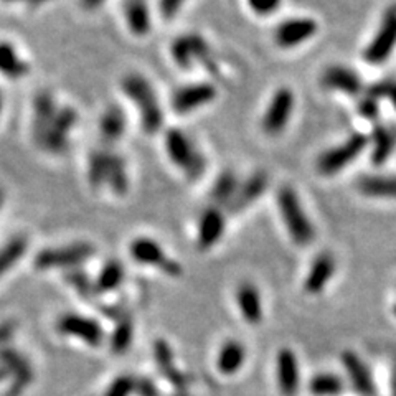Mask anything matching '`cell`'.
<instances>
[{
    "mask_svg": "<svg viewBox=\"0 0 396 396\" xmlns=\"http://www.w3.org/2000/svg\"><path fill=\"white\" fill-rule=\"evenodd\" d=\"M309 390L314 396H337L342 393L344 381L334 373H318L309 383Z\"/></svg>",
    "mask_w": 396,
    "mask_h": 396,
    "instance_id": "obj_32",
    "label": "cell"
},
{
    "mask_svg": "<svg viewBox=\"0 0 396 396\" xmlns=\"http://www.w3.org/2000/svg\"><path fill=\"white\" fill-rule=\"evenodd\" d=\"M342 363L347 370V375L352 383L353 390L362 396H373L375 395V383H373V376L365 362L353 352L342 353Z\"/></svg>",
    "mask_w": 396,
    "mask_h": 396,
    "instance_id": "obj_15",
    "label": "cell"
},
{
    "mask_svg": "<svg viewBox=\"0 0 396 396\" xmlns=\"http://www.w3.org/2000/svg\"><path fill=\"white\" fill-rule=\"evenodd\" d=\"M131 256L140 264L161 267L170 276H179L182 267L179 263L172 261L166 256L162 247L150 238H138L131 243Z\"/></svg>",
    "mask_w": 396,
    "mask_h": 396,
    "instance_id": "obj_10",
    "label": "cell"
},
{
    "mask_svg": "<svg viewBox=\"0 0 396 396\" xmlns=\"http://www.w3.org/2000/svg\"><path fill=\"white\" fill-rule=\"evenodd\" d=\"M367 94H370V96L376 99L386 98L396 109V81L383 80L380 81V83H375L370 89H368Z\"/></svg>",
    "mask_w": 396,
    "mask_h": 396,
    "instance_id": "obj_34",
    "label": "cell"
},
{
    "mask_svg": "<svg viewBox=\"0 0 396 396\" xmlns=\"http://www.w3.org/2000/svg\"><path fill=\"white\" fill-rule=\"evenodd\" d=\"M393 312H395V316H396V304H395V307H393Z\"/></svg>",
    "mask_w": 396,
    "mask_h": 396,
    "instance_id": "obj_45",
    "label": "cell"
},
{
    "mask_svg": "<svg viewBox=\"0 0 396 396\" xmlns=\"http://www.w3.org/2000/svg\"><path fill=\"white\" fill-rule=\"evenodd\" d=\"M0 115H2V96H0Z\"/></svg>",
    "mask_w": 396,
    "mask_h": 396,
    "instance_id": "obj_44",
    "label": "cell"
},
{
    "mask_svg": "<svg viewBox=\"0 0 396 396\" xmlns=\"http://www.w3.org/2000/svg\"><path fill=\"white\" fill-rule=\"evenodd\" d=\"M217 98L215 86L208 83L189 85L184 88L177 89L174 98H172V108L179 115H186L195 109L205 106Z\"/></svg>",
    "mask_w": 396,
    "mask_h": 396,
    "instance_id": "obj_11",
    "label": "cell"
},
{
    "mask_svg": "<svg viewBox=\"0 0 396 396\" xmlns=\"http://www.w3.org/2000/svg\"><path fill=\"white\" fill-rule=\"evenodd\" d=\"M294 109V94L288 88L277 89L272 96L270 108L263 117V131L267 135L281 134L286 124H288Z\"/></svg>",
    "mask_w": 396,
    "mask_h": 396,
    "instance_id": "obj_9",
    "label": "cell"
},
{
    "mask_svg": "<svg viewBox=\"0 0 396 396\" xmlns=\"http://www.w3.org/2000/svg\"><path fill=\"white\" fill-rule=\"evenodd\" d=\"M124 17L127 27L134 35L144 36L150 31V12L145 0H126Z\"/></svg>",
    "mask_w": 396,
    "mask_h": 396,
    "instance_id": "obj_23",
    "label": "cell"
},
{
    "mask_svg": "<svg viewBox=\"0 0 396 396\" xmlns=\"http://www.w3.org/2000/svg\"><path fill=\"white\" fill-rule=\"evenodd\" d=\"M106 184L111 186V190L116 195H124L129 189V180L126 174V162L119 154L109 150L108 157V172H106Z\"/></svg>",
    "mask_w": 396,
    "mask_h": 396,
    "instance_id": "obj_27",
    "label": "cell"
},
{
    "mask_svg": "<svg viewBox=\"0 0 396 396\" xmlns=\"http://www.w3.org/2000/svg\"><path fill=\"white\" fill-rule=\"evenodd\" d=\"M335 272V259L329 253H322L314 259L311 270L307 272L304 288L309 294H318L325 288Z\"/></svg>",
    "mask_w": 396,
    "mask_h": 396,
    "instance_id": "obj_20",
    "label": "cell"
},
{
    "mask_svg": "<svg viewBox=\"0 0 396 396\" xmlns=\"http://www.w3.org/2000/svg\"><path fill=\"white\" fill-rule=\"evenodd\" d=\"M129 335H131V327H121L119 332H117L115 337V347L117 350H122L129 342Z\"/></svg>",
    "mask_w": 396,
    "mask_h": 396,
    "instance_id": "obj_39",
    "label": "cell"
},
{
    "mask_svg": "<svg viewBox=\"0 0 396 396\" xmlns=\"http://www.w3.org/2000/svg\"><path fill=\"white\" fill-rule=\"evenodd\" d=\"M104 3V0H81V6L85 8H88V10H94V8L101 7Z\"/></svg>",
    "mask_w": 396,
    "mask_h": 396,
    "instance_id": "obj_40",
    "label": "cell"
},
{
    "mask_svg": "<svg viewBox=\"0 0 396 396\" xmlns=\"http://www.w3.org/2000/svg\"><path fill=\"white\" fill-rule=\"evenodd\" d=\"M3 2H8V3H13V2H29V0H3Z\"/></svg>",
    "mask_w": 396,
    "mask_h": 396,
    "instance_id": "obj_42",
    "label": "cell"
},
{
    "mask_svg": "<svg viewBox=\"0 0 396 396\" xmlns=\"http://www.w3.org/2000/svg\"><path fill=\"white\" fill-rule=\"evenodd\" d=\"M122 89L131 101L138 104L142 129L147 134H156L161 131L163 124V111L156 96V91L149 81L144 76L132 73L122 80Z\"/></svg>",
    "mask_w": 396,
    "mask_h": 396,
    "instance_id": "obj_1",
    "label": "cell"
},
{
    "mask_svg": "<svg viewBox=\"0 0 396 396\" xmlns=\"http://www.w3.org/2000/svg\"><path fill=\"white\" fill-rule=\"evenodd\" d=\"M223 230H225V217H223V213L217 207L207 208L198 221V248L205 251V249L215 247L221 238Z\"/></svg>",
    "mask_w": 396,
    "mask_h": 396,
    "instance_id": "obj_17",
    "label": "cell"
},
{
    "mask_svg": "<svg viewBox=\"0 0 396 396\" xmlns=\"http://www.w3.org/2000/svg\"><path fill=\"white\" fill-rule=\"evenodd\" d=\"M57 111V103H54L52 94L47 93V91L36 94L34 103V126H31V131H34V140L38 147L42 144L45 134L48 132L50 126H52Z\"/></svg>",
    "mask_w": 396,
    "mask_h": 396,
    "instance_id": "obj_16",
    "label": "cell"
},
{
    "mask_svg": "<svg viewBox=\"0 0 396 396\" xmlns=\"http://www.w3.org/2000/svg\"><path fill=\"white\" fill-rule=\"evenodd\" d=\"M29 247L24 236H15L10 241H7L2 248H0V277L15 266V263L24 256L25 249Z\"/></svg>",
    "mask_w": 396,
    "mask_h": 396,
    "instance_id": "obj_30",
    "label": "cell"
},
{
    "mask_svg": "<svg viewBox=\"0 0 396 396\" xmlns=\"http://www.w3.org/2000/svg\"><path fill=\"white\" fill-rule=\"evenodd\" d=\"M282 0H248L249 7L253 8L258 15H271L281 7Z\"/></svg>",
    "mask_w": 396,
    "mask_h": 396,
    "instance_id": "obj_36",
    "label": "cell"
},
{
    "mask_svg": "<svg viewBox=\"0 0 396 396\" xmlns=\"http://www.w3.org/2000/svg\"><path fill=\"white\" fill-rule=\"evenodd\" d=\"M2 202H3V193L2 190H0V207H2Z\"/></svg>",
    "mask_w": 396,
    "mask_h": 396,
    "instance_id": "obj_43",
    "label": "cell"
},
{
    "mask_svg": "<svg viewBox=\"0 0 396 396\" xmlns=\"http://www.w3.org/2000/svg\"><path fill=\"white\" fill-rule=\"evenodd\" d=\"M277 386L284 396H295L299 390V363L291 349H282L276 358Z\"/></svg>",
    "mask_w": 396,
    "mask_h": 396,
    "instance_id": "obj_13",
    "label": "cell"
},
{
    "mask_svg": "<svg viewBox=\"0 0 396 396\" xmlns=\"http://www.w3.org/2000/svg\"><path fill=\"white\" fill-rule=\"evenodd\" d=\"M236 302H238L241 316L248 324L256 325L263 321L261 298H259L256 286L243 282L236 291Z\"/></svg>",
    "mask_w": 396,
    "mask_h": 396,
    "instance_id": "obj_21",
    "label": "cell"
},
{
    "mask_svg": "<svg viewBox=\"0 0 396 396\" xmlns=\"http://www.w3.org/2000/svg\"><path fill=\"white\" fill-rule=\"evenodd\" d=\"M185 0H161V12L166 18H174Z\"/></svg>",
    "mask_w": 396,
    "mask_h": 396,
    "instance_id": "obj_37",
    "label": "cell"
},
{
    "mask_svg": "<svg viewBox=\"0 0 396 396\" xmlns=\"http://www.w3.org/2000/svg\"><path fill=\"white\" fill-rule=\"evenodd\" d=\"M368 139L363 134H353L340 144L339 147L327 150L322 154L317 161V170L322 175H335L337 172L342 170L349 163H352L363 152L367 147Z\"/></svg>",
    "mask_w": 396,
    "mask_h": 396,
    "instance_id": "obj_5",
    "label": "cell"
},
{
    "mask_svg": "<svg viewBox=\"0 0 396 396\" xmlns=\"http://www.w3.org/2000/svg\"><path fill=\"white\" fill-rule=\"evenodd\" d=\"M166 149L170 161L179 166L189 179L195 180L203 175L205 159L185 132L180 129H168L166 134Z\"/></svg>",
    "mask_w": 396,
    "mask_h": 396,
    "instance_id": "obj_2",
    "label": "cell"
},
{
    "mask_svg": "<svg viewBox=\"0 0 396 396\" xmlns=\"http://www.w3.org/2000/svg\"><path fill=\"white\" fill-rule=\"evenodd\" d=\"M58 330L61 334L78 337L89 345H98L103 339L101 327L96 322L86 318L83 316H76V314H66L58 321Z\"/></svg>",
    "mask_w": 396,
    "mask_h": 396,
    "instance_id": "obj_14",
    "label": "cell"
},
{
    "mask_svg": "<svg viewBox=\"0 0 396 396\" xmlns=\"http://www.w3.org/2000/svg\"><path fill=\"white\" fill-rule=\"evenodd\" d=\"M126 132V115L116 104H111L99 119V134L106 144L119 140Z\"/></svg>",
    "mask_w": 396,
    "mask_h": 396,
    "instance_id": "obj_22",
    "label": "cell"
},
{
    "mask_svg": "<svg viewBox=\"0 0 396 396\" xmlns=\"http://www.w3.org/2000/svg\"><path fill=\"white\" fill-rule=\"evenodd\" d=\"M244 358H247V350H244L243 345L236 342V340H228L226 344H223L220 353H218V370H220L221 375H235L243 367Z\"/></svg>",
    "mask_w": 396,
    "mask_h": 396,
    "instance_id": "obj_24",
    "label": "cell"
},
{
    "mask_svg": "<svg viewBox=\"0 0 396 396\" xmlns=\"http://www.w3.org/2000/svg\"><path fill=\"white\" fill-rule=\"evenodd\" d=\"M131 388H132L131 380L121 379V380H117L116 383L111 386V390H109L108 396H127V395L131 393Z\"/></svg>",
    "mask_w": 396,
    "mask_h": 396,
    "instance_id": "obj_38",
    "label": "cell"
},
{
    "mask_svg": "<svg viewBox=\"0 0 396 396\" xmlns=\"http://www.w3.org/2000/svg\"><path fill=\"white\" fill-rule=\"evenodd\" d=\"M373 147L372 152V162L375 166H381L388 161V157L393 152L396 145V129L388 126H375L373 129Z\"/></svg>",
    "mask_w": 396,
    "mask_h": 396,
    "instance_id": "obj_26",
    "label": "cell"
},
{
    "mask_svg": "<svg viewBox=\"0 0 396 396\" xmlns=\"http://www.w3.org/2000/svg\"><path fill=\"white\" fill-rule=\"evenodd\" d=\"M170 52L174 61L182 70H190V68L193 66V63L198 60L207 68V71L213 73V75L218 73L217 63L210 53V47H208L207 42L197 34L179 36V38L172 43Z\"/></svg>",
    "mask_w": 396,
    "mask_h": 396,
    "instance_id": "obj_4",
    "label": "cell"
},
{
    "mask_svg": "<svg viewBox=\"0 0 396 396\" xmlns=\"http://www.w3.org/2000/svg\"><path fill=\"white\" fill-rule=\"evenodd\" d=\"M322 85L329 89L342 91L350 96H358L363 89L360 76L345 66L327 68L322 75Z\"/></svg>",
    "mask_w": 396,
    "mask_h": 396,
    "instance_id": "obj_18",
    "label": "cell"
},
{
    "mask_svg": "<svg viewBox=\"0 0 396 396\" xmlns=\"http://www.w3.org/2000/svg\"><path fill=\"white\" fill-rule=\"evenodd\" d=\"M277 203H279V210L286 228H288L294 243L299 244V247H306V244L312 243V223L309 221L307 215L300 207V202L294 190L289 189V186L281 189L279 195H277Z\"/></svg>",
    "mask_w": 396,
    "mask_h": 396,
    "instance_id": "obj_3",
    "label": "cell"
},
{
    "mask_svg": "<svg viewBox=\"0 0 396 396\" xmlns=\"http://www.w3.org/2000/svg\"><path fill=\"white\" fill-rule=\"evenodd\" d=\"M396 47V7L386 12L380 30L376 31L373 42L365 50V60L372 65H380L388 60Z\"/></svg>",
    "mask_w": 396,
    "mask_h": 396,
    "instance_id": "obj_8",
    "label": "cell"
},
{
    "mask_svg": "<svg viewBox=\"0 0 396 396\" xmlns=\"http://www.w3.org/2000/svg\"><path fill=\"white\" fill-rule=\"evenodd\" d=\"M94 249L88 243H73L61 248L43 249L36 254L35 266L38 270H52V267H71L88 259Z\"/></svg>",
    "mask_w": 396,
    "mask_h": 396,
    "instance_id": "obj_6",
    "label": "cell"
},
{
    "mask_svg": "<svg viewBox=\"0 0 396 396\" xmlns=\"http://www.w3.org/2000/svg\"><path fill=\"white\" fill-rule=\"evenodd\" d=\"M108 157H109V149H96L89 154L88 180L93 189H99V186L106 184Z\"/></svg>",
    "mask_w": 396,
    "mask_h": 396,
    "instance_id": "obj_29",
    "label": "cell"
},
{
    "mask_svg": "<svg viewBox=\"0 0 396 396\" xmlns=\"http://www.w3.org/2000/svg\"><path fill=\"white\" fill-rule=\"evenodd\" d=\"M358 112L368 121H375L379 117V99L365 94L358 103Z\"/></svg>",
    "mask_w": 396,
    "mask_h": 396,
    "instance_id": "obj_35",
    "label": "cell"
},
{
    "mask_svg": "<svg viewBox=\"0 0 396 396\" xmlns=\"http://www.w3.org/2000/svg\"><path fill=\"white\" fill-rule=\"evenodd\" d=\"M45 2H50V0H29V3L30 6H34V7H38V6H43Z\"/></svg>",
    "mask_w": 396,
    "mask_h": 396,
    "instance_id": "obj_41",
    "label": "cell"
},
{
    "mask_svg": "<svg viewBox=\"0 0 396 396\" xmlns=\"http://www.w3.org/2000/svg\"><path fill=\"white\" fill-rule=\"evenodd\" d=\"M267 186V175L264 172H256L249 179L241 184L236 190L233 200L230 202V210L233 213H238L244 208H248L249 205L256 202L261 197V193L266 190Z\"/></svg>",
    "mask_w": 396,
    "mask_h": 396,
    "instance_id": "obj_19",
    "label": "cell"
},
{
    "mask_svg": "<svg viewBox=\"0 0 396 396\" xmlns=\"http://www.w3.org/2000/svg\"><path fill=\"white\" fill-rule=\"evenodd\" d=\"M317 29L318 27L312 18H289L277 27L274 40L282 48H293L307 42L311 36L316 35Z\"/></svg>",
    "mask_w": 396,
    "mask_h": 396,
    "instance_id": "obj_12",
    "label": "cell"
},
{
    "mask_svg": "<svg viewBox=\"0 0 396 396\" xmlns=\"http://www.w3.org/2000/svg\"><path fill=\"white\" fill-rule=\"evenodd\" d=\"M238 180H236L235 174L231 170L223 172V174L218 177L215 185H213L212 190V200L217 205H230L231 200H233L236 190H238Z\"/></svg>",
    "mask_w": 396,
    "mask_h": 396,
    "instance_id": "obj_31",
    "label": "cell"
},
{
    "mask_svg": "<svg viewBox=\"0 0 396 396\" xmlns=\"http://www.w3.org/2000/svg\"><path fill=\"white\" fill-rule=\"evenodd\" d=\"M124 279V267L119 261H109L103 267L101 274L96 281V289L99 293H108V291L116 289Z\"/></svg>",
    "mask_w": 396,
    "mask_h": 396,
    "instance_id": "obj_33",
    "label": "cell"
},
{
    "mask_svg": "<svg viewBox=\"0 0 396 396\" xmlns=\"http://www.w3.org/2000/svg\"><path fill=\"white\" fill-rule=\"evenodd\" d=\"M358 189L362 193L370 195V197L396 198V177H365L358 182Z\"/></svg>",
    "mask_w": 396,
    "mask_h": 396,
    "instance_id": "obj_28",
    "label": "cell"
},
{
    "mask_svg": "<svg viewBox=\"0 0 396 396\" xmlns=\"http://www.w3.org/2000/svg\"><path fill=\"white\" fill-rule=\"evenodd\" d=\"M30 66L18 57L13 45L7 42H0V73L10 80H18L22 76L29 75Z\"/></svg>",
    "mask_w": 396,
    "mask_h": 396,
    "instance_id": "obj_25",
    "label": "cell"
},
{
    "mask_svg": "<svg viewBox=\"0 0 396 396\" xmlns=\"http://www.w3.org/2000/svg\"><path fill=\"white\" fill-rule=\"evenodd\" d=\"M78 115L76 111L70 106L60 108L57 111V115L53 117L52 126L45 138L40 144V149L47 150L50 154H63L68 149L70 144V132L76 124Z\"/></svg>",
    "mask_w": 396,
    "mask_h": 396,
    "instance_id": "obj_7",
    "label": "cell"
}]
</instances>
